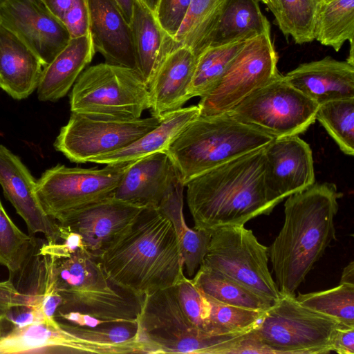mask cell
Wrapping results in <instances>:
<instances>
[{
    "label": "cell",
    "instance_id": "cell-35",
    "mask_svg": "<svg viewBox=\"0 0 354 354\" xmlns=\"http://www.w3.org/2000/svg\"><path fill=\"white\" fill-rule=\"evenodd\" d=\"M316 120L324 127L339 149L354 154V97L325 102L319 106Z\"/></svg>",
    "mask_w": 354,
    "mask_h": 354
},
{
    "label": "cell",
    "instance_id": "cell-46",
    "mask_svg": "<svg viewBox=\"0 0 354 354\" xmlns=\"http://www.w3.org/2000/svg\"><path fill=\"white\" fill-rule=\"evenodd\" d=\"M122 14L125 20L130 24L135 0H113Z\"/></svg>",
    "mask_w": 354,
    "mask_h": 354
},
{
    "label": "cell",
    "instance_id": "cell-19",
    "mask_svg": "<svg viewBox=\"0 0 354 354\" xmlns=\"http://www.w3.org/2000/svg\"><path fill=\"white\" fill-rule=\"evenodd\" d=\"M196 60V55L185 46L165 55L148 84L151 116L161 120L190 99L188 89Z\"/></svg>",
    "mask_w": 354,
    "mask_h": 354
},
{
    "label": "cell",
    "instance_id": "cell-20",
    "mask_svg": "<svg viewBox=\"0 0 354 354\" xmlns=\"http://www.w3.org/2000/svg\"><path fill=\"white\" fill-rule=\"evenodd\" d=\"M89 30L105 63L137 71L130 24L113 0H87Z\"/></svg>",
    "mask_w": 354,
    "mask_h": 354
},
{
    "label": "cell",
    "instance_id": "cell-16",
    "mask_svg": "<svg viewBox=\"0 0 354 354\" xmlns=\"http://www.w3.org/2000/svg\"><path fill=\"white\" fill-rule=\"evenodd\" d=\"M145 207L109 197L73 212L57 223L79 234L85 249L97 258Z\"/></svg>",
    "mask_w": 354,
    "mask_h": 354
},
{
    "label": "cell",
    "instance_id": "cell-7",
    "mask_svg": "<svg viewBox=\"0 0 354 354\" xmlns=\"http://www.w3.org/2000/svg\"><path fill=\"white\" fill-rule=\"evenodd\" d=\"M71 112L132 120L150 106L147 84L135 69L100 63L82 72L70 94Z\"/></svg>",
    "mask_w": 354,
    "mask_h": 354
},
{
    "label": "cell",
    "instance_id": "cell-15",
    "mask_svg": "<svg viewBox=\"0 0 354 354\" xmlns=\"http://www.w3.org/2000/svg\"><path fill=\"white\" fill-rule=\"evenodd\" d=\"M264 152L265 186L277 205L315 183L312 149L299 136L275 138Z\"/></svg>",
    "mask_w": 354,
    "mask_h": 354
},
{
    "label": "cell",
    "instance_id": "cell-42",
    "mask_svg": "<svg viewBox=\"0 0 354 354\" xmlns=\"http://www.w3.org/2000/svg\"><path fill=\"white\" fill-rule=\"evenodd\" d=\"M252 328L246 332L231 346L225 354H275L273 350L265 345L258 338Z\"/></svg>",
    "mask_w": 354,
    "mask_h": 354
},
{
    "label": "cell",
    "instance_id": "cell-48",
    "mask_svg": "<svg viewBox=\"0 0 354 354\" xmlns=\"http://www.w3.org/2000/svg\"><path fill=\"white\" fill-rule=\"evenodd\" d=\"M262 2L268 6L275 17L279 11V0H263Z\"/></svg>",
    "mask_w": 354,
    "mask_h": 354
},
{
    "label": "cell",
    "instance_id": "cell-28",
    "mask_svg": "<svg viewBox=\"0 0 354 354\" xmlns=\"http://www.w3.org/2000/svg\"><path fill=\"white\" fill-rule=\"evenodd\" d=\"M130 26L137 71L148 86L165 55L168 38L140 0H135Z\"/></svg>",
    "mask_w": 354,
    "mask_h": 354
},
{
    "label": "cell",
    "instance_id": "cell-17",
    "mask_svg": "<svg viewBox=\"0 0 354 354\" xmlns=\"http://www.w3.org/2000/svg\"><path fill=\"white\" fill-rule=\"evenodd\" d=\"M0 185L30 235L41 233L48 243L62 241L58 223L46 214L38 201L34 177L19 157L1 144Z\"/></svg>",
    "mask_w": 354,
    "mask_h": 354
},
{
    "label": "cell",
    "instance_id": "cell-9",
    "mask_svg": "<svg viewBox=\"0 0 354 354\" xmlns=\"http://www.w3.org/2000/svg\"><path fill=\"white\" fill-rule=\"evenodd\" d=\"M210 234L203 265L234 279L272 304L280 299L282 294L268 268V248L251 230L244 225L227 226Z\"/></svg>",
    "mask_w": 354,
    "mask_h": 354
},
{
    "label": "cell",
    "instance_id": "cell-13",
    "mask_svg": "<svg viewBox=\"0 0 354 354\" xmlns=\"http://www.w3.org/2000/svg\"><path fill=\"white\" fill-rule=\"evenodd\" d=\"M160 122L153 116L123 120L71 112L55 140L54 147L71 162H91L131 144Z\"/></svg>",
    "mask_w": 354,
    "mask_h": 354
},
{
    "label": "cell",
    "instance_id": "cell-44",
    "mask_svg": "<svg viewBox=\"0 0 354 354\" xmlns=\"http://www.w3.org/2000/svg\"><path fill=\"white\" fill-rule=\"evenodd\" d=\"M60 317L70 324L80 326L95 327L107 323L106 321L88 315L74 311H57L55 315V317Z\"/></svg>",
    "mask_w": 354,
    "mask_h": 354
},
{
    "label": "cell",
    "instance_id": "cell-33",
    "mask_svg": "<svg viewBox=\"0 0 354 354\" xmlns=\"http://www.w3.org/2000/svg\"><path fill=\"white\" fill-rule=\"evenodd\" d=\"M246 41L209 47L197 56L194 75L188 89L190 98L202 97L214 86Z\"/></svg>",
    "mask_w": 354,
    "mask_h": 354
},
{
    "label": "cell",
    "instance_id": "cell-22",
    "mask_svg": "<svg viewBox=\"0 0 354 354\" xmlns=\"http://www.w3.org/2000/svg\"><path fill=\"white\" fill-rule=\"evenodd\" d=\"M95 353V348L77 339L66 323L43 322L0 333V354Z\"/></svg>",
    "mask_w": 354,
    "mask_h": 354
},
{
    "label": "cell",
    "instance_id": "cell-32",
    "mask_svg": "<svg viewBox=\"0 0 354 354\" xmlns=\"http://www.w3.org/2000/svg\"><path fill=\"white\" fill-rule=\"evenodd\" d=\"M41 302L40 293L21 292L17 289L11 279L1 281L0 333L13 327L47 322Z\"/></svg>",
    "mask_w": 354,
    "mask_h": 354
},
{
    "label": "cell",
    "instance_id": "cell-50",
    "mask_svg": "<svg viewBox=\"0 0 354 354\" xmlns=\"http://www.w3.org/2000/svg\"><path fill=\"white\" fill-rule=\"evenodd\" d=\"M330 1V0H321V1Z\"/></svg>",
    "mask_w": 354,
    "mask_h": 354
},
{
    "label": "cell",
    "instance_id": "cell-2",
    "mask_svg": "<svg viewBox=\"0 0 354 354\" xmlns=\"http://www.w3.org/2000/svg\"><path fill=\"white\" fill-rule=\"evenodd\" d=\"M342 196L333 183H315L284 203V222L268 248L275 283L282 295L299 286L336 239L335 217Z\"/></svg>",
    "mask_w": 354,
    "mask_h": 354
},
{
    "label": "cell",
    "instance_id": "cell-52",
    "mask_svg": "<svg viewBox=\"0 0 354 354\" xmlns=\"http://www.w3.org/2000/svg\"><path fill=\"white\" fill-rule=\"evenodd\" d=\"M259 1H263V0H259Z\"/></svg>",
    "mask_w": 354,
    "mask_h": 354
},
{
    "label": "cell",
    "instance_id": "cell-1",
    "mask_svg": "<svg viewBox=\"0 0 354 354\" xmlns=\"http://www.w3.org/2000/svg\"><path fill=\"white\" fill-rule=\"evenodd\" d=\"M97 259L112 281L140 297L186 277L175 230L158 207H145Z\"/></svg>",
    "mask_w": 354,
    "mask_h": 354
},
{
    "label": "cell",
    "instance_id": "cell-24",
    "mask_svg": "<svg viewBox=\"0 0 354 354\" xmlns=\"http://www.w3.org/2000/svg\"><path fill=\"white\" fill-rule=\"evenodd\" d=\"M95 53L89 33L71 39L66 46L43 68L37 88L38 99L56 102L64 97L92 61Z\"/></svg>",
    "mask_w": 354,
    "mask_h": 354
},
{
    "label": "cell",
    "instance_id": "cell-41",
    "mask_svg": "<svg viewBox=\"0 0 354 354\" xmlns=\"http://www.w3.org/2000/svg\"><path fill=\"white\" fill-rule=\"evenodd\" d=\"M62 22L66 28L71 39L88 35L89 11L87 0H75Z\"/></svg>",
    "mask_w": 354,
    "mask_h": 354
},
{
    "label": "cell",
    "instance_id": "cell-18",
    "mask_svg": "<svg viewBox=\"0 0 354 354\" xmlns=\"http://www.w3.org/2000/svg\"><path fill=\"white\" fill-rule=\"evenodd\" d=\"M180 179L167 153H156L131 162L111 197L158 207Z\"/></svg>",
    "mask_w": 354,
    "mask_h": 354
},
{
    "label": "cell",
    "instance_id": "cell-14",
    "mask_svg": "<svg viewBox=\"0 0 354 354\" xmlns=\"http://www.w3.org/2000/svg\"><path fill=\"white\" fill-rule=\"evenodd\" d=\"M0 24L17 36L46 66L68 44L71 36L42 0H4Z\"/></svg>",
    "mask_w": 354,
    "mask_h": 354
},
{
    "label": "cell",
    "instance_id": "cell-21",
    "mask_svg": "<svg viewBox=\"0 0 354 354\" xmlns=\"http://www.w3.org/2000/svg\"><path fill=\"white\" fill-rule=\"evenodd\" d=\"M295 88L319 105L354 97V65L330 57L304 63L283 75Z\"/></svg>",
    "mask_w": 354,
    "mask_h": 354
},
{
    "label": "cell",
    "instance_id": "cell-23",
    "mask_svg": "<svg viewBox=\"0 0 354 354\" xmlns=\"http://www.w3.org/2000/svg\"><path fill=\"white\" fill-rule=\"evenodd\" d=\"M37 56L0 24V88L15 100L37 89L43 70Z\"/></svg>",
    "mask_w": 354,
    "mask_h": 354
},
{
    "label": "cell",
    "instance_id": "cell-4",
    "mask_svg": "<svg viewBox=\"0 0 354 354\" xmlns=\"http://www.w3.org/2000/svg\"><path fill=\"white\" fill-rule=\"evenodd\" d=\"M41 257V270L62 299L57 311L79 312L107 322H138L144 297L112 281L85 248L66 257Z\"/></svg>",
    "mask_w": 354,
    "mask_h": 354
},
{
    "label": "cell",
    "instance_id": "cell-11",
    "mask_svg": "<svg viewBox=\"0 0 354 354\" xmlns=\"http://www.w3.org/2000/svg\"><path fill=\"white\" fill-rule=\"evenodd\" d=\"M130 162L102 169L57 165L36 180L37 197L46 214L59 222L73 212L111 197Z\"/></svg>",
    "mask_w": 354,
    "mask_h": 354
},
{
    "label": "cell",
    "instance_id": "cell-29",
    "mask_svg": "<svg viewBox=\"0 0 354 354\" xmlns=\"http://www.w3.org/2000/svg\"><path fill=\"white\" fill-rule=\"evenodd\" d=\"M226 0H191L185 19L166 54L177 47L189 48L197 57L207 48L210 34Z\"/></svg>",
    "mask_w": 354,
    "mask_h": 354
},
{
    "label": "cell",
    "instance_id": "cell-49",
    "mask_svg": "<svg viewBox=\"0 0 354 354\" xmlns=\"http://www.w3.org/2000/svg\"><path fill=\"white\" fill-rule=\"evenodd\" d=\"M154 15H156L159 0H140Z\"/></svg>",
    "mask_w": 354,
    "mask_h": 354
},
{
    "label": "cell",
    "instance_id": "cell-34",
    "mask_svg": "<svg viewBox=\"0 0 354 354\" xmlns=\"http://www.w3.org/2000/svg\"><path fill=\"white\" fill-rule=\"evenodd\" d=\"M37 243L11 220L0 200V265L10 274L21 272L32 258Z\"/></svg>",
    "mask_w": 354,
    "mask_h": 354
},
{
    "label": "cell",
    "instance_id": "cell-36",
    "mask_svg": "<svg viewBox=\"0 0 354 354\" xmlns=\"http://www.w3.org/2000/svg\"><path fill=\"white\" fill-rule=\"evenodd\" d=\"M296 299L305 307L331 317L342 326H354V285L339 283L325 290L300 293Z\"/></svg>",
    "mask_w": 354,
    "mask_h": 354
},
{
    "label": "cell",
    "instance_id": "cell-31",
    "mask_svg": "<svg viewBox=\"0 0 354 354\" xmlns=\"http://www.w3.org/2000/svg\"><path fill=\"white\" fill-rule=\"evenodd\" d=\"M314 39L339 51L354 39V0L320 1L314 26Z\"/></svg>",
    "mask_w": 354,
    "mask_h": 354
},
{
    "label": "cell",
    "instance_id": "cell-45",
    "mask_svg": "<svg viewBox=\"0 0 354 354\" xmlns=\"http://www.w3.org/2000/svg\"><path fill=\"white\" fill-rule=\"evenodd\" d=\"M75 0H42L50 12L62 21Z\"/></svg>",
    "mask_w": 354,
    "mask_h": 354
},
{
    "label": "cell",
    "instance_id": "cell-30",
    "mask_svg": "<svg viewBox=\"0 0 354 354\" xmlns=\"http://www.w3.org/2000/svg\"><path fill=\"white\" fill-rule=\"evenodd\" d=\"M192 279L205 295L225 304L260 311L272 305L234 279L203 264Z\"/></svg>",
    "mask_w": 354,
    "mask_h": 354
},
{
    "label": "cell",
    "instance_id": "cell-25",
    "mask_svg": "<svg viewBox=\"0 0 354 354\" xmlns=\"http://www.w3.org/2000/svg\"><path fill=\"white\" fill-rule=\"evenodd\" d=\"M200 115L198 105L180 108L165 115L159 124L131 144L93 159L91 162L114 165L133 162L165 151L178 135Z\"/></svg>",
    "mask_w": 354,
    "mask_h": 354
},
{
    "label": "cell",
    "instance_id": "cell-38",
    "mask_svg": "<svg viewBox=\"0 0 354 354\" xmlns=\"http://www.w3.org/2000/svg\"><path fill=\"white\" fill-rule=\"evenodd\" d=\"M204 295L207 305V331L210 334L246 332L256 326L265 313L225 304Z\"/></svg>",
    "mask_w": 354,
    "mask_h": 354
},
{
    "label": "cell",
    "instance_id": "cell-26",
    "mask_svg": "<svg viewBox=\"0 0 354 354\" xmlns=\"http://www.w3.org/2000/svg\"><path fill=\"white\" fill-rule=\"evenodd\" d=\"M259 0H226L210 34L207 48L246 41L270 32Z\"/></svg>",
    "mask_w": 354,
    "mask_h": 354
},
{
    "label": "cell",
    "instance_id": "cell-10",
    "mask_svg": "<svg viewBox=\"0 0 354 354\" xmlns=\"http://www.w3.org/2000/svg\"><path fill=\"white\" fill-rule=\"evenodd\" d=\"M319 106L280 74L227 113L275 139L305 132L316 120Z\"/></svg>",
    "mask_w": 354,
    "mask_h": 354
},
{
    "label": "cell",
    "instance_id": "cell-12",
    "mask_svg": "<svg viewBox=\"0 0 354 354\" xmlns=\"http://www.w3.org/2000/svg\"><path fill=\"white\" fill-rule=\"evenodd\" d=\"M270 32L246 41L214 86L198 104L200 115L227 113L280 73Z\"/></svg>",
    "mask_w": 354,
    "mask_h": 354
},
{
    "label": "cell",
    "instance_id": "cell-39",
    "mask_svg": "<svg viewBox=\"0 0 354 354\" xmlns=\"http://www.w3.org/2000/svg\"><path fill=\"white\" fill-rule=\"evenodd\" d=\"M183 312L200 329L207 331V305L204 294L187 277L174 286Z\"/></svg>",
    "mask_w": 354,
    "mask_h": 354
},
{
    "label": "cell",
    "instance_id": "cell-8",
    "mask_svg": "<svg viewBox=\"0 0 354 354\" xmlns=\"http://www.w3.org/2000/svg\"><path fill=\"white\" fill-rule=\"evenodd\" d=\"M340 326L335 319L301 305L295 295H282L252 330L275 354H322L333 351Z\"/></svg>",
    "mask_w": 354,
    "mask_h": 354
},
{
    "label": "cell",
    "instance_id": "cell-6",
    "mask_svg": "<svg viewBox=\"0 0 354 354\" xmlns=\"http://www.w3.org/2000/svg\"><path fill=\"white\" fill-rule=\"evenodd\" d=\"M138 323L145 353L225 354L248 331L213 335L200 329L183 312L174 286L145 295Z\"/></svg>",
    "mask_w": 354,
    "mask_h": 354
},
{
    "label": "cell",
    "instance_id": "cell-27",
    "mask_svg": "<svg viewBox=\"0 0 354 354\" xmlns=\"http://www.w3.org/2000/svg\"><path fill=\"white\" fill-rule=\"evenodd\" d=\"M184 187L181 180H178L158 207L172 223L183 257L185 276L192 279L203 262L211 234L191 228L186 223L183 214Z\"/></svg>",
    "mask_w": 354,
    "mask_h": 354
},
{
    "label": "cell",
    "instance_id": "cell-47",
    "mask_svg": "<svg viewBox=\"0 0 354 354\" xmlns=\"http://www.w3.org/2000/svg\"><path fill=\"white\" fill-rule=\"evenodd\" d=\"M339 283L354 285V262L353 261L343 269Z\"/></svg>",
    "mask_w": 354,
    "mask_h": 354
},
{
    "label": "cell",
    "instance_id": "cell-51",
    "mask_svg": "<svg viewBox=\"0 0 354 354\" xmlns=\"http://www.w3.org/2000/svg\"><path fill=\"white\" fill-rule=\"evenodd\" d=\"M3 1H4V0H0V3L2 2Z\"/></svg>",
    "mask_w": 354,
    "mask_h": 354
},
{
    "label": "cell",
    "instance_id": "cell-43",
    "mask_svg": "<svg viewBox=\"0 0 354 354\" xmlns=\"http://www.w3.org/2000/svg\"><path fill=\"white\" fill-rule=\"evenodd\" d=\"M332 351L339 354H354V326H340L333 337Z\"/></svg>",
    "mask_w": 354,
    "mask_h": 354
},
{
    "label": "cell",
    "instance_id": "cell-37",
    "mask_svg": "<svg viewBox=\"0 0 354 354\" xmlns=\"http://www.w3.org/2000/svg\"><path fill=\"white\" fill-rule=\"evenodd\" d=\"M321 0H279V11L274 17L286 37L302 44L314 39V26Z\"/></svg>",
    "mask_w": 354,
    "mask_h": 354
},
{
    "label": "cell",
    "instance_id": "cell-40",
    "mask_svg": "<svg viewBox=\"0 0 354 354\" xmlns=\"http://www.w3.org/2000/svg\"><path fill=\"white\" fill-rule=\"evenodd\" d=\"M190 3L191 0H159L155 17L168 38L167 42L178 32Z\"/></svg>",
    "mask_w": 354,
    "mask_h": 354
},
{
    "label": "cell",
    "instance_id": "cell-3",
    "mask_svg": "<svg viewBox=\"0 0 354 354\" xmlns=\"http://www.w3.org/2000/svg\"><path fill=\"white\" fill-rule=\"evenodd\" d=\"M265 147L228 161L189 180L187 205L194 229L207 232L245 225L277 205L264 183Z\"/></svg>",
    "mask_w": 354,
    "mask_h": 354
},
{
    "label": "cell",
    "instance_id": "cell-5",
    "mask_svg": "<svg viewBox=\"0 0 354 354\" xmlns=\"http://www.w3.org/2000/svg\"><path fill=\"white\" fill-rule=\"evenodd\" d=\"M274 139L228 113L199 115L165 152L185 187L195 177L263 148Z\"/></svg>",
    "mask_w": 354,
    "mask_h": 354
}]
</instances>
